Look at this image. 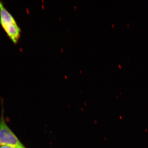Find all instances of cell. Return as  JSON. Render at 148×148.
Listing matches in <instances>:
<instances>
[{
	"mask_svg": "<svg viewBox=\"0 0 148 148\" xmlns=\"http://www.w3.org/2000/svg\"><path fill=\"white\" fill-rule=\"evenodd\" d=\"M3 112L0 119V145L16 147L23 145L6 123Z\"/></svg>",
	"mask_w": 148,
	"mask_h": 148,
	"instance_id": "7a4b0ae2",
	"label": "cell"
},
{
	"mask_svg": "<svg viewBox=\"0 0 148 148\" xmlns=\"http://www.w3.org/2000/svg\"><path fill=\"white\" fill-rule=\"evenodd\" d=\"M0 148H1V147H0Z\"/></svg>",
	"mask_w": 148,
	"mask_h": 148,
	"instance_id": "277c9868",
	"label": "cell"
},
{
	"mask_svg": "<svg viewBox=\"0 0 148 148\" xmlns=\"http://www.w3.org/2000/svg\"><path fill=\"white\" fill-rule=\"evenodd\" d=\"M1 148H26L24 145L16 146V147H11V146H1Z\"/></svg>",
	"mask_w": 148,
	"mask_h": 148,
	"instance_id": "3957f363",
	"label": "cell"
},
{
	"mask_svg": "<svg viewBox=\"0 0 148 148\" xmlns=\"http://www.w3.org/2000/svg\"><path fill=\"white\" fill-rule=\"evenodd\" d=\"M0 24L8 36L14 43L20 38L21 29L14 17L0 1Z\"/></svg>",
	"mask_w": 148,
	"mask_h": 148,
	"instance_id": "6da1fadb",
	"label": "cell"
}]
</instances>
